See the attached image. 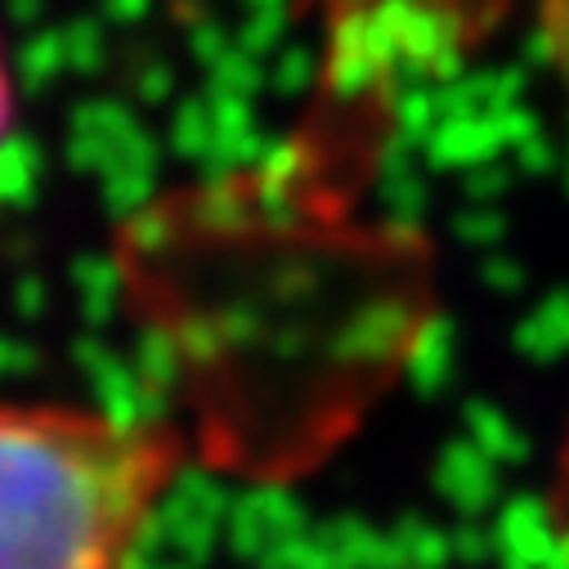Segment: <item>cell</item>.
Returning a JSON list of instances; mask_svg holds the SVG:
<instances>
[{
    "instance_id": "cell-2",
    "label": "cell",
    "mask_w": 569,
    "mask_h": 569,
    "mask_svg": "<svg viewBox=\"0 0 569 569\" xmlns=\"http://www.w3.org/2000/svg\"><path fill=\"white\" fill-rule=\"evenodd\" d=\"M542 32L556 68L569 77V0H542Z\"/></svg>"
},
{
    "instance_id": "cell-1",
    "label": "cell",
    "mask_w": 569,
    "mask_h": 569,
    "mask_svg": "<svg viewBox=\"0 0 569 569\" xmlns=\"http://www.w3.org/2000/svg\"><path fill=\"white\" fill-rule=\"evenodd\" d=\"M193 458V436L167 417L0 403V569H134Z\"/></svg>"
},
{
    "instance_id": "cell-3",
    "label": "cell",
    "mask_w": 569,
    "mask_h": 569,
    "mask_svg": "<svg viewBox=\"0 0 569 569\" xmlns=\"http://www.w3.org/2000/svg\"><path fill=\"white\" fill-rule=\"evenodd\" d=\"M14 117H19V86H14V68H10L6 41H0V153H6L10 134H14Z\"/></svg>"
}]
</instances>
